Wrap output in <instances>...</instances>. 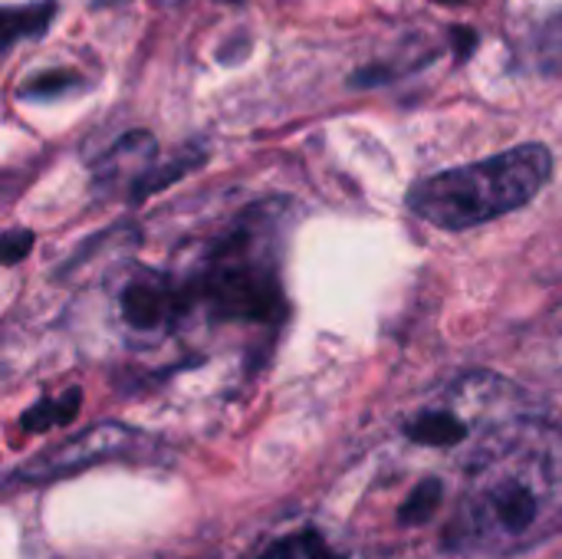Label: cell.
<instances>
[{
  "label": "cell",
  "mask_w": 562,
  "mask_h": 559,
  "mask_svg": "<svg viewBox=\"0 0 562 559\" xmlns=\"http://www.w3.org/2000/svg\"><path fill=\"white\" fill-rule=\"evenodd\" d=\"M277 217L254 208L231 234L214 241L204 267L184 283L188 303L204 306L217 320L260 323L280 310V247Z\"/></svg>",
  "instance_id": "3"
},
{
  "label": "cell",
  "mask_w": 562,
  "mask_h": 559,
  "mask_svg": "<svg viewBox=\"0 0 562 559\" xmlns=\"http://www.w3.org/2000/svg\"><path fill=\"white\" fill-rule=\"evenodd\" d=\"M128 438H132V435H128L125 428L102 425V428H92V432H86L82 438H76V441H69V445H63L59 451L46 455L40 465H46V471L79 468V465H86V461H92V458H109V455H115Z\"/></svg>",
  "instance_id": "7"
},
{
  "label": "cell",
  "mask_w": 562,
  "mask_h": 559,
  "mask_svg": "<svg viewBox=\"0 0 562 559\" xmlns=\"http://www.w3.org/2000/svg\"><path fill=\"white\" fill-rule=\"evenodd\" d=\"M227 3H240V0H227Z\"/></svg>",
  "instance_id": "17"
},
{
  "label": "cell",
  "mask_w": 562,
  "mask_h": 559,
  "mask_svg": "<svg viewBox=\"0 0 562 559\" xmlns=\"http://www.w3.org/2000/svg\"><path fill=\"white\" fill-rule=\"evenodd\" d=\"M562 530V428L504 418L471 451L445 547L468 557H517Z\"/></svg>",
  "instance_id": "1"
},
{
  "label": "cell",
  "mask_w": 562,
  "mask_h": 559,
  "mask_svg": "<svg viewBox=\"0 0 562 559\" xmlns=\"http://www.w3.org/2000/svg\"><path fill=\"white\" fill-rule=\"evenodd\" d=\"M30 241H33L30 231H10L7 241H3V260H7V264H16V260L30 250Z\"/></svg>",
  "instance_id": "14"
},
{
  "label": "cell",
  "mask_w": 562,
  "mask_h": 559,
  "mask_svg": "<svg viewBox=\"0 0 562 559\" xmlns=\"http://www.w3.org/2000/svg\"><path fill=\"white\" fill-rule=\"evenodd\" d=\"M471 43H477V36H474L468 26H458V53H461V56L471 49Z\"/></svg>",
  "instance_id": "15"
},
{
  "label": "cell",
  "mask_w": 562,
  "mask_h": 559,
  "mask_svg": "<svg viewBox=\"0 0 562 559\" xmlns=\"http://www.w3.org/2000/svg\"><path fill=\"white\" fill-rule=\"evenodd\" d=\"M484 382L487 379H464L451 389V395L438 405H428L422 412H415L408 422H405V438L422 445V448H438V451H448V448H458L464 441H481L487 432H477L474 425V415L471 409L484 405Z\"/></svg>",
  "instance_id": "5"
},
{
  "label": "cell",
  "mask_w": 562,
  "mask_h": 559,
  "mask_svg": "<svg viewBox=\"0 0 562 559\" xmlns=\"http://www.w3.org/2000/svg\"><path fill=\"white\" fill-rule=\"evenodd\" d=\"M76 409H79V392H66L63 399L43 402V405H36L33 412H26V415H23V428L43 432V428H49V425H56V422H69Z\"/></svg>",
  "instance_id": "10"
},
{
  "label": "cell",
  "mask_w": 562,
  "mask_h": 559,
  "mask_svg": "<svg viewBox=\"0 0 562 559\" xmlns=\"http://www.w3.org/2000/svg\"><path fill=\"white\" fill-rule=\"evenodd\" d=\"M438 504H441V484H438V481H428V484H422V488L405 501L402 517H405L408 524H415V521H428V517L438 511Z\"/></svg>",
  "instance_id": "12"
},
{
  "label": "cell",
  "mask_w": 562,
  "mask_h": 559,
  "mask_svg": "<svg viewBox=\"0 0 562 559\" xmlns=\"http://www.w3.org/2000/svg\"><path fill=\"white\" fill-rule=\"evenodd\" d=\"M165 3H175V0H165Z\"/></svg>",
  "instance_id": "18"
},
{
  "label": "cell",
  "mask_w": 562,
  "mask_h": 559,
  "mask_svg": "<svg viewBox=\"0 0 562 559\" xmlns=\"http://www.w3.org/2000/svg\"><path fill=\"white\" fill-rule=\"evenodd\" d=\"M435 3H451V7H458V3H464V0H435Z\"/></svg>",
  "instance_id": "16"
},
{
  "label": "cell",
  "mask_w": 562,
  "mask_h": 559,
  "mask_svg": "<svg viewBox=\"0 0 562 559\" xmlns=\"http://www.w3.org/2000/svg\"><path fill=\"white\" fill-rule=\"evenodd\" d=\"M537 63L543 72H562V13H553L537 33Z\"/></svg>",
  "instance_id": "11"
},
{
  "label": "cell",
  "mask_w": 562,
  "mask_h": 559,
  "mask_svg": "<svg viewBox=\"0 0 562 559\" xmlns=\"http://www.w3.org/2000/svg\"><path fill=\"white\" fill-rule=\"evenodd\" d=\"M260 559H336V554L329 550V544L313 534V530H300V534H290V537H280L273 540Z\"/></svg>",
  "instance_id": "8"
},
{
  "label": "cell",
  "mask_w": 562,
  "mask_h": 559,
  "mask_svg": "<svg viewBox=\"0 0 562 559\" xmlns=\"http://www.w3.org/2000/svg\"><path fill=\"white\" fill-rule=\"evenodd\" d=\"M76 86V76L72 72H46V76H36L23 86V96H36V99H49V96H59L63 89Z\"/></svg>",
  "instance_id": "13"
},
{
  "label": "cell",
  "mask_w": 562,
  "mask_h": 559,
  "mask_svg": "<svg viewBox=\"0 0 562 559\" xmlns=\"http://www.w3.org/2000/svg\"><path fill=\"white\" fill-rule=\"evenodd\" d=\"M53 10L56 7H49V0L40 3V7H26V10L7 7L3 10V43L10 46L16 36H36V33H43L46 30V20L53 16Z\"/></svg>",
  "instance_id": "9"
},
{
  "label": "cell",
  "mask_w": 562,
  "mask_h": 559,
  "mask_svg": "<svg viewBox=\"0 0 562 559\" xmlns=\"http://www.w3.org/2000/svg\"><path fill=\"white\" fill-rule=\"evenodd\" d=\"M553 175V155L543 145H517L491 155L477 165H461L415 181L408 208L415 217L445 227L468 231L504 217L540 194Z\"/></svg>",
  "instance_id": "2"
},
{
  "label": "cell",
  "mask_w": 562,
  "mask_h": 559,
  "mask_svg": "<svg viewBox=\"0 0 562 559\" xmlns=\"http://www.w3.org/2000/svg\"><path fill=\"white\" fill-rule=\"evenodd\" d=\"M188 290L175 283L168 273L132 267L115 293V313L128 336L135 339H161L168 336L188 310Z\"/></svg>",
  "instance_id": "4"
},
{
  "label": "cell",
  "mask_w": 562,
  "mask_h": 559,
  "mask_svg": "<svg viewBox=\"0 0 562 559\" xmlns=\"http://www.w3.org/2000/svg\"><path fill=\"white\" fill-rule=\"evenodd\" d=\"M155 158H158L155 138L148 132H128L95 161L92 185L105 194L128 188V198H132L135 194L132 188H138L148 178V171L158 165Z\"/></svg>",
  "instance_id": "6"
}]
</instances>
